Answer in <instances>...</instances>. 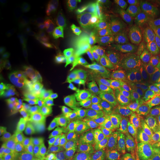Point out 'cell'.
<instances>
[{
	"label": "cell",
	"instance_id": "17",
	"mask_svg": "<svg viewBox=\"0 0 160 160\" xmlns=\"http://www.w3.org/2000/svg\"><path fill=\"white\" fill-rule=\"evenodd\" d=\"M102 96L104 102L108 105L121 106L123 103L124 96L122 92L117 88L110 93L102 94Z\"/></svg>",
	"mask_w": 160,
	"mask_h": 160
},
{
	"label": "cell",
	"instance_id": "10",
	"mask_svg": "<svg viewBox=\"0 0 160 160\" xmlns=\"http://www.w3.org/2000/svg\"><path fill=\"white\" fill-rule=\"evenodd\" d=\"M38 79V74L36 72H31L20 77L15 82L14 88L19 93H25L35 85Z\"/></svg>",
	"mask_w": 160,
	"mask_h": 160
},
{
	"label": "cell",
	"instance_id": "9",
	"mask_svg": "<svg viewBox=\"0 0 160 160\" xmlns=\"http://www.w3.org/2000/svg\"><path fill=\"white\" fill-rule=\"evenodd\" d=\"M101 108H102L105 113H107L110 117L119 120H133V115L131 111L122 106L110 105L108 104H104Z\"/></svg>",
	"mask_w": 160,
	"mask_h": 160
},
{
	"label": "cell",
	"instance_id": "5",
	"mask_svg": "<svg viewBox=\"0 0 160 160\" xmlns=\"http://www.w3.org/2000/svg\"><path fill=\"white\" fill-rule=\"evenodd\" d=\"M57 31L52 17L44 16L38 20L35 28V40L40 49H48L56 39Z\"/></svg>",
	"mask_w": 160,
	"mask_h": 160
},
{
	"label": "cell",
	"instance_id": "23",
	"mask_svg": "<svg viewBox=\"0 0 160 160\" xmlns=\"http://www.w3.org/2000/svg\"><path fill=\"white\" fill-rule=\"evenodd\" d=\"M57 93L64 100V102L68 104L70 94L69 83L65 82L63 80L57 82Z\"/></svg>",
	"mask_w": 160,
	"mask_h": 160
},
{
	"label": "cell",
	"instance_id": "13",
	"mask_svg": "<svg viewBox=\"0 0 160 160\" xmlns=\"http://www.w3.org/2000/svg\"><path fill=\"white\" fill-rule=\"evenodd\" d=\"M91 62L97 60L108 59L111 55V48L102 43H96L89 47Z\"/></svg>",
	"mask_w": 160,
	"mask_h": 160
},
{
	"label": "cell",
	"instance_id": "14",
	"mask_svg": "<svg viewBox=\"0 0 160 160\" xmlns=\"http://www.w3.org/2000/svg\"><path fill=\"white\" fill-rule=\"evenodd\" d=\"M128 50L125 48L119 47L112 52L111 55V62L113 65V69L116 72L119 71L122 67L124 62L129 53Z\"/></svg>",
	"mask_w": 160,
	"mask_h": 160
},
{
	"label": "cell",
	"instance_id": "27",
	"mask_svg": "<svg viewBox=\"0 0 160 160\" xmlns=\"http://www.w3.org/2000/svg\"><path fill=\"white\" fill-rule=\"evenodd\" d=\"M158 133H159V137H160V126H159V129H158Z\"/></svg>",
	"mask_w": 160,
	"mask_h": 160
},
{
	"label": "cell",
	"instance_id": "6",
	"mask_svg": "<svg viewBox=\"0 0 160 160\" xmlns=\"http://www.w3.org/2000/svg\"><path fill=\"white\" fill-rule=\"evenodd\" d=\"M57 31L66 32L71 30L77 22V15L73 10L65 5L57 8L51 16Z\"/></svg>",
	"mask_w": 160,
	"mask_h": 160
},
{
	"label": "cell",
	"instance_id": "7",
	"mask_svg": "<svg viewBox=\"0 0 160 160\" xmlns=\"http://www.w3.org/2000/svg\"><path fill=\"white\" fill-rule=\"evenodd\" d=\"M139 155L144 159L160 157V138L150 134L145 135L137 143Z\"/></svg>",
	"mask_w": 160,
	"mask_h": 160
},
{
	"label": "cell",
	"instance_id": "8",
	"mask_svg": "<svg viewBox=\"0 0 160 160\" xmlns=\"http://www.w3.org/2000/svg\"><path fill=\"white\" fill-rule=\"evenodd\" d=\"M137 71V61L129 52L124 62L122 67L119 71L116 72L115 77L117 81L124 86L128 85L131 82Z\"/></svg>",
	"mask_w": 160,
	"mask_h": 160
},
{
	"label": "cell",
	"instance_id": "20",
	"mask_svg": "<svg viewBox=\"0 0 160 160\" xmlns=\"http://www.w3.org/2000/svg\"><path fill=\"white\" fill-rule=\"evenodd\" d=\"M15 122L13 118L10 117H2L0 119V133L1 136H5L13 131Z\"/></svg>",
	"mask_w": 160,
	"mask_h": 160
},
{
	"label": "cell",
	"instance_id": "11",
	"mask_svg": "<svg viewBox=\"0 0 160 160\" xmlns=\"http://www.w3.org/2000/svg\"><path fill=\"white\" fill-rule=\"evenodd\" d=\"M25 139V134L23 131H20V130L13 131L8 135H6L4 138L3 147L10 151L16 150L23 143Z\"/></svg>",
	"mask_w": 160,
	"mask_h": 160
},
{
	"label": "cell",
	"instance_id": "12",
	"mask_svg": "<svg viewBox=\"0 0 160 160\" xmlns=\"http://www.w3.org/2000/svg\"><path fill=\"white\" fill-rule=\"evenodd\" d=\"M56 125L60 142L64 148L67 149L69 145V131L66 120V115L56 117Z\"/></svg>",
	"mask_w": 160,
	"mask_h": 160
},
{
	"label": "cell",
	"instance_id": "4",
	"mask_svg": "<svg viewBox=\"0 0 160 160\" xmlns=\"http://www.w3.org/2000/svg\"><path fill=\"white\" fill-rule=\"evenodd\" d=\"M140 57L144 64L160 71V37L152 26L148 28L140 47Z\"/></svg>",
	"mask_w": 160,
	"mask_h": 160
},
{
	"label": "cell",
	"instance_id": "2",
	"mask_svg": "<svg viewBox=\"0 0 160 160\" xmlns=\"http://www.w3.org/2000/svg\"><path fill=\"white\" fill-rule=\"evenodd\" d=\"M74 57V48L67 40L57 39L48 48L45 65L50 73H55L72 65Z\"/></svg>",
	"mask_w": 160,
	"mask_h": 160
},
{
	"label": "cell",
	"instance_id": "1",
	"mask_svg": "<svg viewBox=\"0 0 160 160\" xmlns=\"http://www.w3.org/2000/svg\"><path fill=\"white\" fill-rule=\"evenodd\" d=\"M146 10V1L130 0L123 2L115 22L116 37L119 39H123L129 33L139 30L143 23Z\"/></svg>",
	"mask_w": 160,
	"mask_h": 160
},
{
	"label": "cell",
	"instance_id": "16",
	"mask_svg": "<svg viewBox=\"0 0 160 160\" xmlns=\"http://www.w3.org/2000/svg\"><path fill=\"white\" fill-rule=\"evenodd\" d=\"M93 85L95 88V89L101 94L110 93V92L114 91L116 89L113 80L108 76L99 77L96 81L94 85Z\"/></svg>",
	"mask_w": 160,
	"mask_h": 160
},
{
	"label": "cell",
	"instance_id": "3",
	"mask_svg": "<svg viewBox=\"0 0 160 160\" xmlns=\"http://www.w3.org/2000/svg\"><path fill=\"white\" fill-rule=\"evenodd\" d=\"M159 71L155 68L145 66L138 70L131 83L132 91L137 97L149 93H159Z\"/></svg>",
	"mask_w": 160,
	"mask_h": 160
},
{
	"label": "cell",
	"instance_id": "24",
	"mask_svg": "<svg viewBox=\"0 0 160 160\" xmlns=\"http://www.w3.org/2000/svg\"><path fill=\"white\" fill-rule=\"evenodd\" d=\"M77 74V69L73 65H69L68 67L63 70L62 80L65 82L70 83L71 81H73V79L78 77Z\"/></svg>",
	"mask_w": 160,
	"mask_h": 160
},
{
	"label": "cell",
	"instance_id": "26",
	"mask_svg": "<svg viewBox=\"0 0 160 160\" xmlns=\"http://www.w3.org/2000/svg\"><path fill=\"white\" fill-rule=\"evenodd\" d=\"M10 160H27L24 155L23 152L19 149L13 150L11 152V159Z\"/></svg>",
	"mask_w": 160,
	"mask_h": 160
},
{
	"label": "cell",
	"instance_id": "18",
	"mask_svg": "<svg viewBox=\"0 0 160 160\" xmlns=\"http://www.w3.org/2000/svg\"><path fill=\"white\" fill-rule=\"evenodd\" d=\"M93 68L102 76H107L113 69V65L111 60L102 59L92 62Z\"/></svg>",
	"mask_w": 160,
	"mask_h": 160
},
{
	"label": "cell",
	"instance_id": "19",
	"mask_svg": "<svg viewBox=\"0 0 160 160\" xmlns=\"http://www.w3.org/2000/svg\"><path fill=\"white\" fill-rule=\"evenodd\" d=\"M75 59L82 62H92L89 47L85 45H78L74 48Z\"/></svg>",
	"mask_w": 160,
	"mask_h": 160
},
{
	"label": "cell",
	"instance_id": "15",
	"mask_svg": "<svg viewBox=\"0 0 160 160\" xmlns=\"http://www.w3.org/2000/svg\"><path fill=\"white\" fill-rule=\"evenodd\" d=\"M49 101L52 111L56 117L66 115L68 104L64 102V100L60 97V96L57 93L51 95L49 97Z\"/></svg>",
	"mask_w": 160,
	"mask_h": 160
},
{
	"label": "cell",
	"instance_id": "22",
	"mask_svg": "<svg viewBox=\"0 0 160 160\" xmlns=\"http://www.w3.org/2000/svg\"><path fill=\"white\" fill-rule=\"evenodd\" d=\"M1 9L5 14L10 15L14 13L17 8L18 2L14 0H1L0 1Z\"/></svg>",
	"mask_w": 160,
	"mask_h": 160
},
{
	"label": "cell",
	"instance_id": "21",
	"mask_svg": "<svg viewBox=\"0 0 160 160\" xmlns=\"http://www.w3.org/2000/svg\"><path fill=\"white\" fill-rule=\"evenodd\" d=\"M69 85L72 89L78 90V91H85L86 92L88 91L92 86L88 81L79 77L71 81L69 83Z\"/></svg>",
	"mask_w": 160,
	"mask_h": 160
},
{
	"label": "cell",
	"instance_id": "25",
	"mask_svg": "<svg viewBox=\"0 0 160 160\" xmlns=\"http://www.w3.org/2000/svg\"><path fill=\"white\" fill-rule=\"evenodd\" d=\"M43 92L45 95L48 97L57 93V82H48L45 84L43 88Z\"/></svg>",
	"mask_w": 160,
	"mask_h": 160
}]
</instances>
